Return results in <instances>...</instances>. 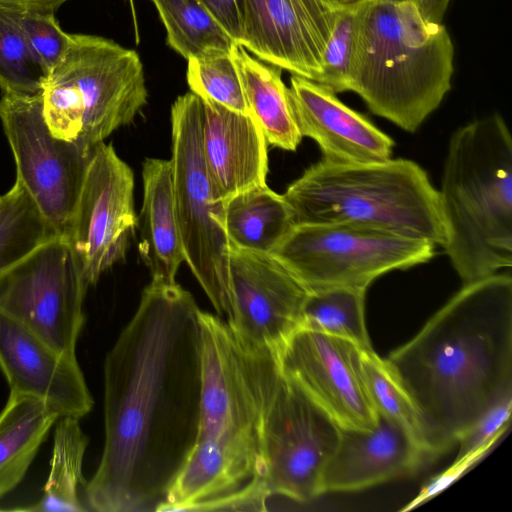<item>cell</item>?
Here are the masks:
<instances>
[{
    "mask_svg": "<svg viewBox=\"0 0 512 512\" xmlns=\"http://www.w3.org/2000/svg\"><path fill=\"white\" fill-rule=\"evenodd\" d=\"M192 295L152 279L104 363L105 442L85 503L157 511L190 454L201 399V326Z\"/></svg>",
    "mask_w": 512,
    "mask_h": 512,
    "instance_id": "obj_1",
    "label": "cell"
},
{
    "mask_svg": "<svg viewBox=\"0 0 512 512\" xmlns=\"http://www.w3.org/2000/svg\"><path fill=\"white\" fill-rule=\"evenodd\" d=\"M387 365L420 416L428 460L512 397V278L464 284Z\"/></svg>",
    "mask_w": 512,
    "mask_h": 512,
    "instance_id": "obj_2",
    "label": "cell"
},
{
    "mask_svg": "<svg viewBox=\"0 0 512 512\" xmlns=\"http://www.w3.org/2000/svg\"><path fill=\"white\" fill-rule=\"evenodd\" d=\"M195 443L157 511L266 510L260 477L264 415L280 378L276 353L242 344L202 310Z\"/></svg>",
    "mask_w": 512,
    "mask_h": 512,
    "instance_id": "obj_3",
    "label": "cell"
},
{
    "mask_svg": "<svg viewBox=\"0 0 512 512\" xmlns=\"http://www.w3.org/2000/svg\"><path fill=\"white\" fill-rule=\"evenodd\" d=\"M454 45L441 22L405 0H365L350 91L370 111L414 132L451 89Z\"/></svg>",
    "mask_w": 512,
    "mask_h": 512,
    "instance_id": "obj_4",
    "label": "cell"
},
{
    "mask_svg": "<svg viewBox=\"0 0 512 512\" xmlns=\"http://www.w3.org/2000/svg\"><path fill=\"white\" fill-rule=\"evenodd\" d=\"M439 197L443 248L464 284L511 267L512 139L499 114L453 133Z\"/></svg>",
    "mask_w": 512,
    "mask_h": 512,
    "instance_id": "obj_5",
    "label": "cell"
},
{
    "mask_svg": "<svg viewBox=\"0 0 512 512\" xmlns=\"http://www.w3.org/2000/svg\"><path fill=\"white\" fill-rule=\"evenodd\" d=\"M293 221L354 223L445 246L439 191L414 161L333 163L321 159L282 195Z\"/></svg>",
    "mask_w": 512,
    "mask_h": 512,
    "instance_id": "obj_6",
    "label": "cell"
},
{
    "mask_svg": "<svg viewBox=\"0 0 512 512\" xmlns=\"http://www.w3.org/2000/svg\"><path fill=\"white\" fill-rule=\"evenodd\" d=\"M147 97L136 51L100 36L70 34L44 82L42 111L55 137L94 148L131 123Z\"/></svg>",
    "mask_w": 512,
    "mask_h": 512,
    "instance_id": "obj_7",
    "label": "cell"
},
{
    "mask_svg": "<svg viewBox=\"0 0 512 512\" xmlns=\"http://www.w3.org/2000/svg\"><path fill=\"white\" fill-rule=\"evenodd\" d=\"M175 214L185 262L219 317L232 315L230 245L224 227V204L210 177L202 150L200 99L179 96L171 108Z\"/></svg>",
    "mask_w": 512,
    "mask_h": 512,
    "instance_id": "obj_8",
    "label": "cell"
},
{
    "mask_svg": "<svg viewBox=\"0 0 512 512\" xmlns=\"http://www.w3.org/2000/svg\"><path fill=\"white\" fill-rule=\"evenodd\" d=\"M435 244L354 223L297 224L270 254L308 291L367 289L379 276L428 262Z\"/></svg>",
    "mask_w": 512,
    "mask_h": 512,
    "instance_id": "obj_9",
    "label": "cell"
},
{
    "mask_svg": "<svg viewBox=\"0 0 512 512\" xmlns=\"http://www.w3.org/2000/svg\"><path fill=\"white\" fill-rule=\"evenodd\" d=\"M340 427L294 383L280 375L262 426L260 477L269 498L306 502L321 495L325 465Z\"/></svg>",
    "mask_w": 512,
    "mask_h": 512,
    "instance_id": "obj_10",
    "label": "cell"
},
{
    "mask_svg": "<svg viewBox=\"0 0 512 512\" xmlns=\"http://www.w3.org/2000/svg\"><path fill=\"white\" fill-rule=\"evenodd\" d=\"M0 120L18 179L58 236L66 237L96 147L59 139L49 130L36 96L3 94Z\"/></svg>",
    "mask_w": 512,
    "mask_h": 512,
    "instance_id": "obj_11",
    "label": "cell"
},
{
    "mask_svg": "<svg viewBox=\"0 0 512 512\" xmlns=\"http://www.w3.org/2000/svg\"><path fill=\"white\" fill-rule=\"evenodd\" d=\"M87 288L68 241L56 236L0 275V311L76 356Z\"/></svg>",
    "mask_w": 512,
    "mask_h": 512,
    "instance_id": "obj_12",
    "label": "cell"
},
{
    "mask_svg": "<svg viewBox=\"0 0 512 512\" xmlns=\"http://www.w3.org/2000/svg\"><path fill=\"white\" fill-rule=\"evenodd\" d=\"M137 225L133 172L112 144L102 142L93 152L65 237L88 286L125 257Z\"/></svg>",
    "mask_w": 512,
    "mask_h": 512,
    "instance_id": "obj_13",
    "label": "cell"
},
{
    "mask_svg": "<svg viewBox=\"0 0 512 512\" xmlns=\"http://www.w3.org/2000/svg\"><path fill=\"white\" fill-rule=\"evenodd\" d=\"M363 349L354 342L298 328L276 352L280 373L342 429L371 430L378 413L367 390Z\"/></svg>",
    "mask_w": 512,
    "mask_h": 512,
    "instance_id": "obj_14",
    "label": "cell"
},
{
    "mask_svg": "<svg viewBox=\"0 0 512 512\" xmlns=\"http://www.w3.org/2000/svg\"><path fill=\"white\" fill-rule=\"evenodd\" d=\"M229 272V328L245 346L276 353L300 327L308 291L270 254L230 245Z\"/></svg>",
    "mask_w": 512,
    "mask_h": 512,
    "instance_id": "obj_15",
    "label": "cell"
},
{
    "mask_svg": "<svg viewBox=\"0 0 512 512\" xmlns=\"http://www.w3.org/2000/svg\"><path fill=\"white\" fill-rule=\"evenodd\" d=\"M339 6L329 0H246L240 45L267 64L318 82Z\"/></svg>",
    "mask_w": 512,
    "mask_h": 512,
    "instance_id": "obj_16",
    "label": "cell"
},
{
    "mask_svg": "<svg viewBox=\"0 0 512 512\" xmlns=\"http://www.w3.org/2000/svg\"><path fill=\"white\" fill-rule=\"evenodd\" d=\"M0 369L11 393L44 401L60 417L82 418L93 407L76 356L64 354L0 311Z\"/></svg>",
    "mask_w": 512,
    "mask_h": 512,
    "instance_id": "obj_17",
    "label": "cell"
},
{
    "mask_svg": "<svg viewBox=\"0 0 512 512\" xmlns=\"http://www.w3.org/2000/svg\"><path fill=\"white\" fill-rule=\"evenodd\" d=\"M288 96L300 134L318 144L322 159L366 163L391 158L394 141L328 87L292 75Z\"/></svg>",
    "mask_w": 512,
    "mask_h": 512,
    "instance_id": "obj_18",
    "label": "cell"
},
{
    "mask_svg": "<svg viewBox=\"0 0 512 512\" xmlns=\"http://www.w3.org/2000/svg\"><path fill=\"white\" fill-rule=\"evenodd\" d=\"M425 462L412 437L378 413L371 430L340 428L336 449L323 470L321 494L362 490L415 473Z\"/></svg>",
    "mask_w": 512,
    "mask_h": 512,
    "instance_id": "obj_19",
    "label": "cell"
},
{
    "mask_svg": "<svg viewBox=\"0 0 512 512\" xmlns=\"http://www.w3.org/2000/svg\"><path fill=\"white\" fill-rule=\"evenodd\" d=\"M199 99L202 150L219 198L266 185L267 141L255 118Z\"/></svg>",
    "mask_w": 512,
    "mask_h": 512,
    "instance_id": "obj_20",
    "label": "cell"
},
{
    "mask_svg": "<svg viewBox=\"0 0 512 512\" xmlns=\"http://www.w3.org/2000/svg\"><path fill=\"white\" fill-rule=\"evenodd\" d=\"M142 179L139 253L152 279L176 282V273L185 257L175 214L170 160L146 158Z\"/></svg>",
    "mask_w": 512,
    "mask_h": 512,
    "instance_id": "obj_21",
    "label": "cell"
},
{
    "mask_svg": "<svg viewBox=\"0 0 512 512\" xmlns=\"http://www.w3.org/2000/svg\"><path fill=\"white\" fill-rule=\"evenodd\" d=\"M231 56L239 74L246 100L268 144L295 151L301 142L291 110L288 87L279 67L265 64L236 44Z\"/></svg>",
    "mask_w": 512,
    "mask_h": 512,
    "instance_id": "obj_22",
    "label": "cell"
},
{
    "mask_svg": "<svg viewBox=\"0 0 512 512\" xmlns=\"http://www.w3.org/2000/svg\"><path fill=\"white\" fill-rule=\"evenodd\" d=\"M59 414L44 401L11 393L0 413V498L25 476Z\"/></svg>",
    "mask_w": 512,
    "mask_h": 512,
    "instance_id": "obj_23",
    "label": "cell"
},
{
    "mask_svg": "<svg viewBox=\"0 0 512 512\" xmlns=\"http://www.w3.org/2000/svg\"><path fill=\"white\" fill-rule=\"evenodd\" d=\"M295 226L282 195L267 185L241 191L225 201L224 227L229 245L271 254Z\"/></svg>",
    "mask_w": 512,
    "mask_h": 512,
    "instance_id": "obj_24",
    "label": "cell"
},
{
    "mask_svg": "<svg viewBox=\"0 0 512 512\" xmlns=\"http://www.w3.org/2000/svg\"><path fill=\"white\" fill-rule=\"evenodd\" d=\"M167 44L185 59L230 55L235 40L198 0H151Z\"/></svg>",
    "mask_w": 512,
    "mask_h": 512,
    "instance_id": "obj_25",
    "label": "cell"
},
{
    "mask_svg": "<svg viewBox=\"0 0 512 512\" xmlns=\"http://www.w3.org/2000/svg\"><path fill=\"white\" fill-rule=\"evenodd\" d=\"M78 418L65 416L56 421L50 473L42 498L28 511H85L79 499L78 488L84 482L82 463L88 437L82 431Z\"/></svg>",
    "mask_w": 512,
    "mask_h": 512,
    "instance_id": "obj_26",
    "label": "cell"
},
{
    "mask_svg": "<svg viewBox=\"0 0 512 512\" xmlns=\"http://www.w3.org/2000/svg\"><path fill=\"white\" fill-rule=\"evenodd\" d=\"M365 289L332 287L308 292L299 328L344 338L372 349L365 324Z\"/></svg>",
    "mask_w": 512,
    "mask_h": 512,
    "instance_id": "obj_27",
    "label": "cell"
},
{
    "mask_svg": "<svg viewBox=\"0 0 512 512\" xmlns=\"http://www.w3.org/2000/svg\"><path fill=\"white\" fill-rule=\"evenodd\" d=\"M58 236L22 183L0 196V275Z\"/></svg>",
    "mask_w": 512,
    "mask_h": 512,
    "instance_id": "obj_28",
    "label": "cell"
},
{
    "mask_svg": "<svg viewBox=\"0 0 512 512\" xmlns=\"http://www.w3.org/2000/svg\"><path fill=\"white\" fill-rule=\"evenodd\" d=\"M18 8L0 5V88L3 94L36 96L47 72L29 46Z\"/></svg>",
    "mask_w": 512,
    "mask_h": 512,
    "instance_id": "obj_29",
    "label": "cell"
},
{
    "mask_svg": "<svg viewBox=\"0 0 512 512\" xmlns=\"http://www.w3.org/2000/svg\"><path fill=\"white\" fill-rule=\"evenodd\" d=\"M361 364L365 384L377 413L400 425L412 437L429 462L420 416L386 361L373 349H369L362 351Z\"/></svg>",
    "mask_w": 512,
    "mask_h": 512,
    "instance_id": "obj_30",
    "label": "cell"
},
{
    "mask_svg": "<svg viewBox=\"0 0 512 512\" xmlns=\"http://www.w3.org/2000/svg\"><path fill=\"white\" fill-rule=\"evenodd\" d=\"M364 1L341 4L325 45L318 83L335 93L350 91L351 72Z\"/></svg>",
    "mask_w": 512,
    "mask_h": 512,
    "instance_id": "obj_31",
    "label": "cell"
},
{
    "mask_svg": "<svg viewBox=\"0 0 512 512\" xmlns=\"http://www.w3.org/2000/svg\"><path fill=\"white\" fill-rule=\"evenodd\" d=\"M187 61L186 78L191 92L230 110L251 114L231 54Z\"/></svg>",
    "mask_w": 512,
    "mask_h": 512,
    "instance_id": "obj_32",
    "label": "cell"
},
{
    "mask_svg": "<svg viewBox=\"0 0 512 512\" xmlns=\"http://www.w3.org/2000/svg\"><path fill=\"white\" fill-rule=\"evenodd\" d=\"M55 10L18 8V18L29 46L48 72L67 49L70 34L59 26Z\"/></svg>",
    "mask_w": 512,
    "mask_h": 512,
    "instance_id": "obj_33",
    "label": "cell"
},
{
    "mask_svg": "<svg viewBox=\"0 0 512 512\" xmlns=\"http://www.w3.org/2000/svg\"><path fill=\"white\" fill-rule=\"evenodd\" d=\"M512 411V397H508L487 412L457 441L459 452L454 467L465 465L487 449L506 429Z\"/></svg>",
    "mask_w": 512,
    "mask_h": 512,
    "instance_id": "obj_34",
    "label": "cell"
},
{
    "mask_svg": "<svg viewBox=\"0 0 512 512\" xmlns=\"http://www.w3.org/2000/svg\"><path fill=\"white\" fill-rule=\"evenodd\" d=\"M224 27L236 43L241 44L246 0H198Z\"/></svg>",
    "mask_w": 512,
    "mask_h": 512,
    "instance_id": "obj_35",
    "label": "cell"
},
{
    "mask_svg": "<svg viewBox=\"0 0 512 512\" xmlns=\"http://www.w3.org/2000/svg\"><path fill=\"white\" fill-rule=\"evenodd\" d=\"M66 1L68 0H0V5L56 11Z\"/></svg>",
    "mask_w": 512,
    "mask_h": 512,
    "instance_id": "obj_36",
    "label": "cell"
},
{
    "mask_svg": "<svg viewBox=\"0 0 512 512\" xmlns=\"http://www.w3.org/2000/svg\"><path fill=\"white\" fill-rule=\"evenodd\" d=\"M414 4L429 20L434 21L435 0H405ZM436 22V21H435Z\"/></svg>",
    "mask_w": 512,
    "mask_h": 512,
    "instance_id": "obj_37",
    "label": "cell"
},
{
    "mask_svg": "<svg viewBox=\"0 0 512 512\" xmlns=\"http://www.w3.org/2000/svg\"><path fill=\"white\" fill-rule=\"evenodd\" d=\"M338 4H346V3H351V2H356V1H362V0H335Z\"/></svg>",
    "mask_w": 512,
    "mask_h": 512,
    "instance_id": "obj_38",
    "label": "cell"
},
{
    "mask_svg": "<svg viewBox=\"0 0 512 512\" xmlns=\"http://www.w3.org/2000/svg\"><path fill=\"white\" fill-rule=\"evenodd\" d=\"M329 1H331V2H333V3H335V4H337V5H340V4H338L335 0H329Z\"/></svg>",
    "mask_w": 512,
    "mask_h": 512,
    "instance_id": "obj_39",
    "label": "cell"
}]
</instances>
